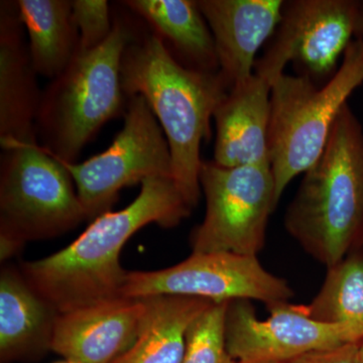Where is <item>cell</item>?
<instances>
[{
	"label": "cell",
	"instance_id": "obj_20",
	"mask_svg": "<svg viewBox=\"0 0 363 363\" xmlns=\"http://www.w3.org/2000/svg\"><path fill=\"white\" fill-rule=\"evenodd\" d=\"M305 308L318 322L363 331V253L350 252L327 269L321 289Z\"/></svg>",
	"mask_w": 363,
	"mask_h": 363
},
{
	"label": "cell",
	"instance_id": "obj_23",
	"mask_svg": "<svg viewBox=\"0 0 363 363\" xmlns=\"http://www.w3.org/2000/svg\"><path fill=\"white\" fill-rule=\"evenodd\" d=\"M283 363H362L359 342H351L305 353Z\"/></svg>",
	"mask_w": 363,
	"mask_h": 363
},
{
	"label": "cell",
	"instance_id": "obj_2",
	"mask_svg": "<svg viewBox=\"0 0 363 363\" xmlns=\"http://www.w3.org/2000/svg\"><path fill=\"white\" fill-rule=\"evenodd\" d=\"M124 96L147 100L168 140L173 180L194 209L201 197V143L211 136V119L228 88L219 72L189 69L156 33H133L121 68Z\"/></svg>",
	"mask_w": 363,
	"mask_h": 363
},
{
	"label": "cell",
	"instance_id": "obj_15",
	"mask_svg": "<svg viewBox=\"0 0 363 363\" xmlns=\"http://www.w3.org/2000/svg\"><path fill=\"white\" fill-rule=\"evenodd\" d=\"M16 1L0 2V143L33 142L42 93Z\"/></svg>",
	"mask_w": 363,
	"mask_h": 363
},
{
	"label": "cell",
	"instance_id": "obj_1",
	"mask_svg": "<svg viewBox=\"0 0 363 363\" xmlns=\"http://www.w3.org/2000/svg\"><path fill=\"white\" fill-rule=\"evenodd\" d=\"M192 210L173 179H147L128 206L96 217L60 252L23 262L21 274L59 314L121 297L128 272L119 260L124 245L149 224L179 225Z\"/></svg>",
	"mask_w": 363,
	"mask_h": 363
},
{
	"label": "cell",
	"instance_id": "obj_7",
	"mask_svg": "<svg viewBox=\"0 0 363 363\" xmlns=\"http://www.w3.org/2000/svg\"><path fill=\"white\" fill-rule=\"evenodd\" d=\"M200 185L204 219L192 234V253L257 257L266 245L269 219L278 206L269 164L226 168L203 161Z\"/></svg>",
	"mask_w": 363,
	"mask_h": 363
},
{
	"label": "cell",
	"instance_id": "obj_28",
	"mask_svg": "<svg viewBox=\"0 0 363 363\" xmlns=\"http://www.w3.org/2000/svg\"><path fill=\"white\" fill-rule=\"evenodd\" d=\"M56 363H77V362H72V360L64 359L63 362H58Z\"/></svg>",
	"mask_w": 363,
	"mask_h": 363
},
{
	"label": "cell",
	"instance_id": "obj_24",
	"mask_svg": "<svg viewBox=\"0 0 363 363\" xmlns=\"http://www.w3.org/2000/svg\"><path fill=\"white\" fill-rule=\"evenodd\" d=\"M25 245V241L16 234L0 228V259L2 262L18 255Z\"/></svg>",
	"mask_w": 363,
	"mask_h": 363
},
{
	"label": "cell",
	"instance_id": "obj_16",
	"mask_svg": "<svg viewBox=\"0 0 363 363\" xmlns=\"http://www.w3.org/2000/svg\"><path fill=\"white\" fill-rule=\"evenodd\" d=\"M59 312L28 283L21 269L0 274V362L39 359L51 350Z\"/></svg>",
	"mask_w": 363,
	"mask_h": 363
},
{
	"label": "cell",
	"instance_id": "obj_6",
	"mask_svg": "<svg viewBox=\"0 0 363 363\" xmlns=\"http://www.w3.org/2000/svg\"><path fill=\"white\" fill-rule=\"evenodd\" d=\"M1 147L0 228L26 243L56 238L87 219L68 169L37 140Z\"/></svg>",
	"mask_w": 363,
	"mask_h": 363
},
{
	"label": "cell",
	"instance_id": "obj_5",
	"mask_svg": "<svg viewBox=\"0 0 363 363\" xmlns=\"http://www.w3.org/2000/svg\"><path fill=\"white\" fill-rule=\"evenodd\" d=\"M362 84L363 39L351 43L324 85L286 73L272 83L269 156L278 204L291 182L323 154L339 114Z\"/></svg>",
	"mask_w": 363,
	"mask_h": 363
},
{
	"label": "cell",
	"instance_id": "obj_8",
	"mask_svg": "<svg viewBox=\"0 0 363 363\" xmlns=\"http://www.w3.org/2000/svg\"><path fill=\"white\" fill-rule=\"evenodd\" d=\"M123 117L105 152L83 162L57 159L70 173L87 219L111 211L123 188L157 177L173 179L168 140L147 100L128 98Z\"/></svg>",
	"mask_w": 363,
	"mask_h": 363
},
{
	"label": "cell",
	"instance_id": "obj_3",
	"mask_svg": "<svg viewBox=\"0 0 363 363\" xmlns=\"http://www.w3.org/2000/svg\"><path fill=\"white\" fill-rule=\"evenodd\" d=\"M286 233L326 269L363 236V128L346 105L285 214Z\"/></svg>",
	"mask_w": 363,
	"mask_h": 363
},
{
	"label": "cell",
	"instance_id": "obj_21",
	"mask_svg": "<svg viewBox=\"0 0 363 363\" xmlns=\"http://www.w3.org/2000/svg\"><path fill=\"white\" fill-rule=\"evenodd\" d=\"M229 302L212 303L188 328L182 363H238L226 342V312Z\"/></svg>",
	"mask_w": 363,
	"mask_h": 363
},
{
	"label": "cell",
	"instance_id": "obj_14",
	"mask_svg": "<svg viewBox=\"0 0 363 363\" xmlns=\"http://www.w3.org/2000/svg\"><path fill=\"white\" fill-rule=\"evenodd\" d=\"M272 85L253 73L233 85L215 109L213 162L226 168L269 164Z\"/></svg>",
	"mask_w": 363,
	"mask_h": 363
},
{
	"label": "cell",
	"instance_id": "obj_25",
	"mask_svg": "<svg viewBox=\"0 0 363 363\" xmlns=\"http://www.w3.org/2000/svg\"><path fill=\"white\" fill-rule=\"evenodd\" d=\"M357 39H363V0L360 1V18L359 26H358Z\"/></svg>",
	"mask_w": 363,
	"mask_h": 363
},
{
	"label": "cell",
	"instance_id": "obj_18",
	"mask_svg": "<svg viewBox=\"0 0 363 363\" xmlns=\"http://www.w3.org/2000/svg\"><path fill=\"white\" fill-rule=\"evenodd\" d=\"M145 298L147 311L138 337L112 363H182L189 327L214 302L184 296Z\"/></svg>",
	"mask_w": 363,
	"mask_h": 363
},
{
	"label": "cell",
	"instance_id": "obj_12",
	"mask_svg": "<svg viewBox=\"0 0 363 363\" xmlns=\"http://www.w3.org/2000/svg\"><path fill=\"white\" fill-rule=\"evenodd\" d=\"M145 298L117 297L59 314L51 351L77 363H112L138 337Z\"/></svg>",
	"mask_w": 363,
	"mask_h": 363
},
{
	"label": "cell",
	"instance_id": "obj_17",
	"mask_svg": "<svg viewBox=\"0 0 363 363\" xmlns=\"http://www.w3.org/2000/svg\"><path fill=\"white\" fill-rule=\"evenodd\" d=\"M119 4L147 21L182 65L204 73L219 72L213 35L197 1L126 0Z\"/></svg>",
	"mask_w": 363,
	"mask_h": 363
},
{
	"label": "cell",
	"instance_id": "obj_26",
	"mask_svg": "<svg viewBox=\"0 0 363 363\" xmlns=\"http://www.w3.org/2000/svg\"><path fill=\"white\" fill-rule=\"evenodd\" d=\"M359 357L360 362L363 363V339L362 341H359Z\"/></svg>",
	"mask_w": 363,
	"mask_h": 363
},
{
	"label": "cell",
	"instance_id": "obj_22",
	"mask_svg": "<svg viewBox=\"0 0 363 363\" xmlns=\"http://www.w3.org/2000/svg\"><path fill=\"white\" fill-rule=\"evenodd\" d=\"M72 16L79 32L78 49H96L111 35L113 18L106 0H74Z\"/></svg>",
	"mask_w": 363,
	"mask_h": 363
},
{
	"label": "cell",
	"instance_id": "obj_10",
	"mask_svg": "<svg viewBox=\"0 0 363 363\" xmlns=\"http://www.w3.org/2000/svg\"><path fill=\"white\" fill-rule=\"evenodd\" d=\"M121 297L184 296L214 303L289 302L294 291L286 279L264 269L257 257L230 252L192 253L176 266L154 272H128Z\"/></svg>",
	"mask_w": 363,
	"mask_h": 363
},
{
	"label": "cell",
	"instance_id": "obj_11",
	"mask_svg": "<svg viewBox=\"0 0 363 363\" xmlns=\"http://www.w3.org/2000/svg\"><path fill=\"white\" fill-rule=\"evenodd\" d=\"M269 316L257 317L252 301L228 303L226 342L238 363H283L311 351L359 342L363 331L313 320L305 305L267 306Z\"/></svg>",
	"mask_w": 363,
	"mask_h": 363
},
{
	"label": "cell",
	"instance_id": "obj_9",
	"mask_svg": "<svg viewBox=\"0 0 363 363\" xmlns=\"http://www.w3.org/2000/svg\"><path fill=\"white\" fill-rule=\"evenodd\" d=\"M359 18L358 0L284 1L281 21L255 73L272 85L292 63L298 75L326 83L357 39Z\"/></svg>",
	"mask_w": 363,
	"mask_h": 363
},
{
	"label": "cell",
	"instance_id": "obj_13",
	"mask_svg": "<svg viewBox=\"0 0 363 363\" xmlns=\"http://www.w3.org/2000/svg\"><path fill=\"white\" fill-rule=\"evenodd\" d=\"M213 35L219 74L228 90L255 73L260 48L272 39L284 0H199Z\"/></svg>",
	"mask_w": 363,
	"mask_h": 363
},
{
	"label": "cell",
	"instance_id": "obj_19",
	"mask_svg": "<svg viewBox=\"0 0 363 363\" xmlns=\"http://www.w3.org/2000/svg\"><path fill=\"white\" fill-rule=\"evenodd\" d=\"M18 14L28 35V51L38 75L58 77L75 56L79 32L70 0H18Z\"/></svg>",
	"mask_w": 363,
	"mask_h": 363
},
{
	"label": "cell",
	"instance_id": "obj_27",
	"mask_svg": "<svg viewBox=\"0 0 363 363\" xmlns=\"http://www.w3.org/2000/svg\"><path fill=\"white\" fill-rule=\"evenodd\" d=\"M353 252H360L363 253V236L362 240H360L359 245H358V247L355 248Z\"/></svg>",
	"mask_w": 363,
	"mask_h": 363
},
{
	"label": "cell",
	"instance_id": "obj_4",
	"mask_svg": "<svg viewBox=\"0 0 363 363\" xmlns=\"http://www.w3.org/2000/svg\"><path fill=\"white\" fill-rule=\"evenodd\" d=\"M113 18L108 39L96 49H78L65 70L42 93L35 133L56 159L76 162L86 143L123 108L121 68L135 28Z\"/></svg>",
	"mask_w": 363,
	"mask_h": 363
}]
</instances>
